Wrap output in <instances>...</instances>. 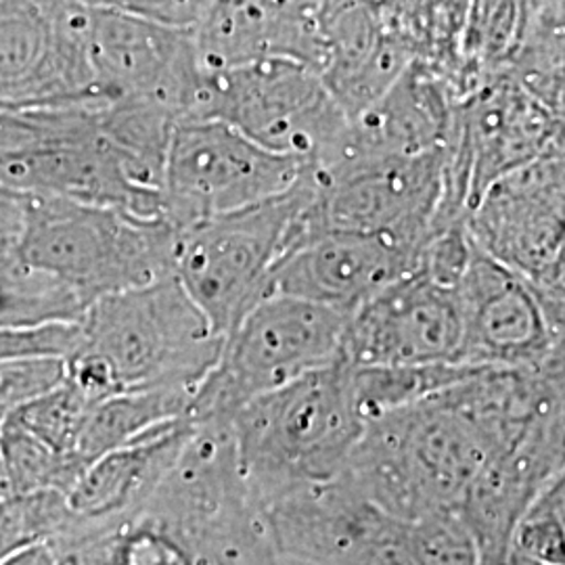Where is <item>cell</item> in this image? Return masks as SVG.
Returning <instances> with one entry per match:
<instances>
[{
	"label": "cell",
	"instance_id": "3957f363",
	"mask_svg": "<svg viewBox=\"0 0 565 565\" xmlns=\"http://www.w3.org/2000/svg\"><path fill=\"white\" fill-rule=\"evenodd\" d=\"M228 434L254 501L296 486L335 478L356 445L364 419L343 359L245 404Z\"/></svg>",
	"mask_w": 565,
	"mask_h": 565
},
{
	"label": "cell",
	"instance_id": "d590c367",
	"mask_svg": "<svg viewBox=\"0 0 565 565\" xmlns=\"http://www.w3.org/2000/svg\"><path fill=\"white\" fill-rule=\"evenodd\" d=\"M501 565H543L536 564V562H532V559H525L522 555H515V553H511L509 551V555L505 557V562Z\"/></svg>",
	"mask_w": 565,
	"mask_h": 565
},
{
	"label": "cell",
	"instance_id": "44dd1931",
	"mask_svg": "<svg viewBox=\"0 0 565 565\" xmlns=\"http://www.w3.org/2000/svg\"><path fill=\"white\" fill-rule=\"evenodd\" d=\"M461 95L455 74L415 60L377 102L350 118L340 147L327 162L340 156H422L445 149Z\"/></svg>",
	"mask_w": 565,
	"mask_h": 565
},
{
	"label": "cell",
	"instance_id": "30bf717a",
	"mask_svg": "<svg viewBox=\"0 0 565 565\" xmlns=\"http://www.w3.org/2000/svg\"><path fill=\"white\" fill-rule=\"evenodd\" d=\"M306 172L212 118L177 121L162 177L163 218L177 228L233 214L294 189Z\"/></svg>",
	"mask_w": 565,
	"mask_h": 565
},
{
	"label": "cell",
	"instance_id": "ac0fdd59",
	"mask_svg": "<svg viewBox=\"0 0 565 565\" xmlns=\"http://www.w3.org/2000/svg\"><path fill=\"white\" fill-rule=\"evenodd\" d=\"M457 287L415 268L345 317L342 359L371 364H461Z\"/></svg>",
	"mask_w": 565,
	"mask_h": 565
},
{
	"label": "cell",
	"instance_id": "603a6c76",
	"mask_svg": "<svg viewBox=\"0 0 565 565\" xmlns=\"http://www.w3.org/2000/svg\"><path fill=\"white\" fill-rule=\"evenodd\" d=\"M415 60L413 46L373 2H327L319 72L348 118L377 102Z\"/></svg>",
	"mask_w": 565,
	"mask_h": 565
},
{
	"label": "cell",
	"instance_id": "1f68e13d",
	"mask_svg": "<svg viewBox=\"0 0 565 565\" xmlns=\"http://www.w3.org/2000/svg\"><path fill=\"white\" fill-rule=\"evenodd\" d=\"M81 345L78 323L0 327V363L23 359H70Z\"/></svg>",
	"mask_w": 565,
	"mask_h": 565
},
{
	"label": "cell",
	"instance_id": "8992f818",
	"mask_svg": "<svg viewBox=\"0 0 565 565\" xmlns=\"http://www.w3.org/2000/svg\"><path fill=\"white\" fill-rule=\"evenodd\" d=\"M308 181L279 198L177 228L172 275L224 340L273 294V270L302 239Z\"/></svg>",
	"mask_w": 565,
	"mask_h": 565
},
{
	"label": "cell",
	"instance_id": "7c38bea8",
	"mask_svg": "<svg viewBox=\"0 0 565 565\" xmlns=\"http://www.w3.org/2000/svg\"><path fill=\"white\" fill-rule=\"evenodd\" d=\"M564 149V111L507 70L488 72L459 99L448 142L450 198L465 214L488 184Z\"/></svg>",
	"mask_w": 565,
	"mask_h": 565
},
{
	"label": "cell",
	"instance_id": "9a60e30c",
	"mask_svg": "<svg viewBox=\"0 0 565 565\" xmlns=\"http://www.w3.org/2000/svg\"><path fill=\"white\" fill-rule=\"evenodd\" d=\"M88 57L103 102L137 99L179 121L195 118L205 70L193 30L88 7Z\"/></svg>",
	"mask_w": 565,
	"mask_h": 565
},
{
	"label": "cell",
	"instance_id": "74e56055",
	"mask_svg": "<svg viewBox=\"0 0 565 565\" xmlns=\"http://www.w3.org/2000/svg\"><path fill=\"white\" fill-rule=\"evenodd\" d=\"M0 497H9L7 478H4V467H2V457H0Z\"/></svg>",
	"mask_w": 565,
	"mask_h": 565
},
{
	"label": "cell",
	"instance_id": "f1b7e54d",
	"mask_svg": "<svg viewBox=\"0 0 565 565\" xmlns=\"http://www.w3.org/2000/svg\"><path fill=\"white\" fill-rule=\"evenodd\" d=\"M565 473L530 501L513 527L509 551L543 565H565Z\"/></svg>",
	"mask_w": 565,
	"mask_h": 565
},
{
	"label": "cell",
	"instance_id": "8fae6325",
	"mask_svg": "<svg viewBox=\"0 0 565 565\" xmlns=\"http://www.w3.org/2000/svg\"><path fill=\"white\" fill-rule=\"evenodd\" d=\"M564 149L486 186L467 212L473 243L520 275L564 321Z\"/></svg>",
	"mask_w": 565,
	"mask_h": 565
},
{
	"label": "cell",
	"instance_id": "d6986e66",
	"mask_svg": "<svg viewBox=\"0 0 565 565\" xmlns=\"http://www.w3.org/2000/svg\"><path fill=\"white\" fill-rule=\"evenodd\" d=\"M422 247L356 231H317L296 243L273 270V294L296 296L342 315L415 270Z\"/></svg>",
	"mask_w": 565,
	"mask_h": 565
},
{
	"label": "cell",
	"instance_id": "d4e9b609",
	"mask_svg": "<svg viewBox=\"0 0 565 565\" xmlns=\"http://www.w3.org/2000/svg\"><path fill=\"white\" fill-rule=\"evenodd\" d=\"M193 394L184 390H130L93 404L76 445L78 461L86 467L147 431L181 419Z\"/></svg>",
	"mask_w": 565,
	"mask_h": 565
},
{
	"label": "cell",
	"instance_id": "484cf974",
	"mask_svg": "<svg viewBox=\"0 0 565 565\" xmlns=\"http://www.w3.org/2000/svg\"><path fill=\"white\" fill-rule=\"evenodd\" d=\"M473 369L478 366L459 363L350 364V380L356 406L364 422H369L443 392L448 385L461 382Z\"/></svg>",
	"mask_w": 565,
	"mask_h": 565
},
{
	"label": "cell",
	"instance_id": "9c48e42d",
	"mask_svg": "<svg viewBox=\"0 0 565 565\" xmlns=\"http://www.w3.org/2000/svg\"><path fill=\"white\" fill-rule=\"evenodd\" d=\"M195 118L224 121L264 149L306 168L335 153L350 121L321 72L294 60L205 70Z\"/></svg>",
	"mask_w": 565,
	"mask_h": 565
},
{
	"label": "cell",
	"instance_id": "e575fe53",
	"mask_svg": "<svg viewBox=\"0 0 565 565\" xmlns=\"http://www.w3.org/2000/svg\"><path fill=\"white\" fill-rule=\"evenodd\" d=\"M0 565H60L57 551L51 543H32L23 545L4 557H0Z\"/></svg>",
	"mask_w": 565,
	"mask_h": 565
},
{
	"label": "cell",
	"instance_id": "7402d4cb",
	"mask_svg": "<svg viewBox=\"0 0 565 565\" xmlns=\"http://www.w3.org/2000/svg\"><path fill=\"white\" fill-rule=\"evenodd\" d=\"M329 0H214L193 28L205 70L294 60L321 67Z\"/></svg>",
	"mask_w": 565,
	"mask_h": 565
},
{
	"label": "cell",
	"instance_id": "7a4b0ae2",
	"mask_svg": "<svg viewBox=\"0 0 565 565\" xmlns=\"http://www.w3.org/2000/svg\"><path fill=\"white\" fill-rule=\"evenodd\" d=\"M364 422L340 476L385 513L415 522L452 511L501 431L473 380Z\"/></svg>",
	"mask_w": 565,
	"mask_h": 565
},
{
	"label": "cell",
	"instance_id": "f546056e",
	"mask_svg": "<svg viewBox=\"0 0 565 565\" xmlns=\"http://www.w3.org/2000/svg\"><path fill=\"white\" fill-rule=\"evenodd\" d=\"M95 105L99 103L28 109L0 105V158L20 156L78 132Z\"/></svg>",
	"mask_w": 565,
	"mask_h": 565
},
{
	"label": "cell",
	"instance_id": "ffe728a7",
	"mask_svg": "<svg viewBox=\"0 0 565 565\" xmlns=\"http://www.w3.org/2000/svg\"><path fill=\"white\" fill-rule=\"evenodd\" d=\"M565 415L530 427L497 448L478 471L459 507L480 548V565H501L513 527L530 501L565 473Z\"/></svg>",
	"mask_w": 565,
	"mask_h": 565
},
{
	"label": "cell",
	"instance_id": "83f0119b",
	"mask_svg": "<svg viewBox=\"0 0 565 565\" xmlns=\"http://www.w3.org/2000/svg\"><path fill=\"white\" fill-rule=\"evenodd\" d=\"M93 404L76 385L63 380L49 392L21 404L9 417L55 452L76 457L82 425Z\"/></svg>",
	"mask_w": 565,
	"mask_h": 565
},
{
	"label": "cell",
	"instance_id": "d6a6232c",
	"mask_svg": "<svg viewBox=\"0 0 565 565\" xmlns=\"http://www.w3.org/2000/svg\"><path fill=\"white\" fill-rule=\"evenodd\" d=\"M88 7L120 11L168 28L193 30L214 0H81Z\"/></svg>",
	"mask_w": 565,
	"mask_h": 565
},
{
	"label": "cell",
	"instance_id": "5b68a950",
	"mask_svg": "<svg viewBox=\"0 0 565 565\" xmlns=\"http://www.w3.org/2000/svg\"><path fill=\"white\" fill-rule=\"evenodd\" d=\"M177 226L116 207L25 195L21 263L49 273L90 308L172 275Z\"/></svg>",
	"mask_w": 565,
	"mask_h": 565
},
{
	"label": "cell",
	"instance_id": "6da1fadb",
	"mask_svg": "<svg viewBox=\"0 0 565 565\" xmlns=\"http://www.w3.org/2000/svg\"><path fill=\"white\" fill-rule=\"evenodd\" d=\"M60 565H275L260 505L239 469L184 465L128 515L78 524L51 543Z\"/></svg>",
	"mask_w": 565,
	"mask_h": 565
},
{
	"label": "cell",
	"instance_id": "8d00e7d4",
	"mask_svg": "<svg viewBox=\"0 0 565 565\" xmlns=\"http://www.w3.org/2000/svg\"><path fill=\"white\" fill-rule=\"evenodd\" d=\"M275 565H317L310 564V562H302V559H294V557H285V555H279L277 557V564Z\"/></svg>",
	"mask_w": 565,
	"mask_h": 565
},
{
	"label": "cell",
	"instance_id": "277c9868",
	"mask_svg": "<svg viewBox=\"0 0 565 565\" xmlns=\"http://www.w3.org/2000/svg\"><path fill=\"white\" fill-rule=\"evenodd\" d=\"M221 350L223 338L170 275L93 303L81 319L74 354L93 364L114 394L195 392Z\"/></svg>",
	"mask_w": 565,
	"mask_h": 565
},
{
	"label": "cell",
	"instance_id": "836d02e7",
	"mask_svg": "<svg viewBox=\"0 0 565 565\" xmlns=\"http://www.w3.org/2000/svg\"><path fill=\"white\" fill-rule=\"evenodd\" d=\"M25 224V198L0 186V287L21 266L20 242Z\"/></svg>",
	"mask_w": 565,
	"mask_h": 565
},
{
	"label": "cell",
	"instance_id": "4fadbf2b",
	"mask_svg": "<svg viewBox=\"0 0 565 565\" xmlns=\"http://www.w3.org/2000/svg\"><path fill=\"white\" fill-rule=\"evenodd\" d=\"M263 513L285 557L317 565H419L408 522L373 505L340 473L282 492Z\"/></svg>",
	"mask_w": 565,
	"mask_h": 565
},
{
	"label": "cell",
	"instance_id": "2e32d148",
	"mask_svg": "<svg viewBox=\"0 0 565 565\" xmlns=\"http://www.w3.org/2000/svg\"><path fill=\"white\" fill-rule=\"evenodd\" d=\"M99 105L78 132L0 158V186L20 195L63 198L160 218L162 181L105 132Z\"/></svg>",
	"mask_w": 565,
	"mask_h": 565
},
{
	"label": "cell",
	"instance_id": "ba28073f",
	"mask_svg": "<svg viewBox=\"0 0 565 565\" xmlns=\"http://www.w3.org/2000/svg\"><path fill=\"white\" fill-rule=\"evenodd\" d=\"M345 315L287 294H270L226 333L212 371L184 417L226 425L245 404L342 359Z\"/></svg>",
	"mask_w": 565,
	"mask_h": 565
},
{
	"label": "cell",
	"instance_id": "4316f807",
	"mask_svg": "<svg viewBox=\"0 0 565 565\" xmlns=\"http://www.w3.org/2000/svg\"><path fill=\"white\" fill-rule=\"evenodd\" d=\"M0 457L9 497L34 492H61L63 497L78 480L84 465L70 455H60L13 417L0 427Z\"/></svg>",
	"mask_w": 565,
	"mask_h": 565
},
{
	"label": "cell",
	"instance_id": "4dcf8cb0",
	"mask_svg": "<svg viewBox=\"0 0 565 565\" xmlns=\"http://www.w3.org/2000/svg\"><path fill=\"white\" fill-rule=\"evenodd\" d=\"M419 565H480V548L459 509L408 522Z\"/></svg>",
	"mask_w": 565,
	"mask_h": 565
},
{
	"label": "cell",
	"instance_id": "52a82bcc",
	"mask_svg": "<svg viewBox=\"0 0 565 565\" xmlns=\"http://www.w3.org/2000/svg\"><path fill=\"white\" fill-rule=\"evenodd\" d=\"M306 181L302 237L356 231L424 247L436 228L465 221L450 200L448 147L422 156H340L306 168Z\"/></svg>",
	"mask_w": 565,
	"mask_h": 565
},
{
	"label": "cell",
	"instance_id": "5bb4252c",
	"mask_svg": "<svg viewBox=\"0 0 565 565\" xmlns=\"http://www.w3.org/2000/svg\"><path fill=\"white\" fill-rule=\"evenodd\" d=\"M105 103L88 57L81 0H0V105Z\"/></svg>",
	"mask_w": 565,
	"mask_h": 565
},
{
	"label": "cell",
	"instance_id": "cb8c5ba5",
	"mask_svg": "<svg viewBox=\"0 0 565 565\" xmlns=\"http://www.w3.org/2000/svg\"><path fill=\"white\" fill-rule=\"evenodd\" d=\"M191 434L193 424L181 417L86 465L65 494L72 518L78 524H103L139 509L170 471Z\"/></svg>",
	"mask_w": 565,
	"mask_h": 565
},
{
	"label": "cell",
	"instance_id": "e0dca14e",
	"mask_svg": "<svg viewBox=\"0 0 565 565\" xmlns=\"http://www.w3.org/2000/svg\"><path fill=\"white\" fill-rule=\"evenodd\" d=\"M461 364L541 366L564 359V321L548 312L527 282L478 245L457 285Z\"/></svg>",
	"mask_w": 565,
	"mask_h": 565
}]
</instances>
